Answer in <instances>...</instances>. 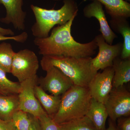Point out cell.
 <instances>
[{"label": "cell", "mask_w": 130, "mask_h": 130, "mask_svg": "<svg viewBox=\"0 0 130 130\" xmlns=\"http://www.w3.org/2000/svg\"><path fill=\"white\" fill-rule=\"evenodd\" d=\"M29 130H42L40 121L38 118L32 116V122Z\"/></svg>", "instance_id": "27"}, {"label": "cell", "mask_w": 130, "mask_h": 130, "mask_svg": "<svg viewBox=\"0 0 130 130\" xmlns=\"http://www.w3.org/2000/svg\"><path fill=\"white\" fill-rule=\"evenodd\" d=\"M0 34L6 36L8 35L13 36L14 35V32L12 30L9 29H5L0 27Z\"/></svg>", "instance_id": "28"}, {"label": "cell", "mask_w": 130, "mask_h": 130, "mask_svg": "<svg viewBox=\"0 0 130 130\" xmlns=\"http://www.w3.org/2000/svg\"><path fill=\"white\" fill-rule=\"evenodd\" d=\"M105 130H118L117 129V127L115 125L114 121H112L111 119L109 121V126L107 129H106Z\"/></svg>", "instance_id": "29"}, {"label": "cell", "mask_w": 130, "mask_h": 130, "mask_svg": "<svg viewBox=\"0 0 130 130\" xmlns=\"http://www.w3.org/2000/svg\"><path fill=\"white\" fill-rule=\"evenodd\" d=\"M0 130H17L11 120L4 121L0 119Z\"/></svg>", "instance_id": "26"}, {"label": "cell", "mask_w": 130, "mask_h": 130, "mask_svg": "<svg viewBox=\"0 0 130 130\" xmlns=\"http://www.w3.org/2000/svg\"><path fill=\"white\" fill-rule=\"evenodd\" d=\"M35 95L47 115L53 118L58 112L61 102V96L50 95L41 86H35Z\"/></svg>", "instance_id": "14"}, {"label": "cell", "mask_w": 130, "mask_h": 130, "mask_svg": "<svg viewBox=\"0 0 130 130\" xmlns=\"http://www.w3.org/2000/svg\"><path fill=\"white\" fill-rule=\"evenodd\" d=\"M92 59L91 57L49 55L43 56L40 64L44 71L49 68L55 67L68 77L74 85L88 87L96 74L92 69Z\"/></svg>", "instance_id": "2"}, {"label": "cell", "mask_w": 130, "mask_h": 130, "mask_svg": "<svg viewBox=\"0 0 130 130\" xmlns=\"http://www.w3.org/2000/svg\"><path fill=\"white\" fill-rule=\"evenodd\" d=\"M53 1H63L64 0H53Z\"/></svg>", "instance_id": "30"}, {"label": "cell", "mask_w": 130, "mask_h": 130, "mask_svg": "<svg viewBox=\"0 0 130 130\" xmlns=\"http://www.w3.org/2000/svg\"><path fill=\"white\" fill-rule=\"evenodd\" d=\"M113 75L112 67L96 73L88 87L92 98L103 104L105 103L113 88Z\"/></svg>", "instance_id": "10"}, {"label": "cell", "mask_w": 130, "mask_h": 130, "mask_svg": "<svg viewBox=\"0 0 130 130\" xmlns=\"http://www.w3.org/2000/svg\"><path fill=\"white\" fill-rule=\"evenodd\" d=\"M83 13L85 18H90L94 17L98 20L100 31L105 41L108 44H112L114 40L118 37L108 24L101 3L94 0L85 7Z\"/></svg>", "instance_id": "11"}, {"label": "cell", "mask_w": 130, "mask_h": 130, "mask_svg": "<svg viewBox=\"0 0 130 130\" xmlns=\"http://www.w3.org/2000/svg\"><path fill=\"white\" fill-rule=\"evenodd\" d=\"M28 34L26 32H23L21 34L12 36H7L0 34V41L6 40H13L18 42L24 43L27 41Z\"/></svg>", "instance_id": "24"}, {"label": "cell", "mask_w": 130, "mask_h": 130, "mask_svg": "<svg viewBox=\"0 0 130 130\" xmlns=\"http://www.w3.org/2000/svg\"><path fill=\"white\" fill-rule=\"evenodd\" d=\"M63 2V6L56 10L31 5L36 19V22L31 28L32 35L35 38L48 37L55 26L64 24L73 16H77L78 8L76 0H64Z\"/></svg>", "instance_id": "3"}, {"label": "cell", "mask_w": 130, "mask_h": 130, "mask_svg": "<svg viewBox=\"0 0 130 130\" xmlns=\"http://www.w3.org/2000/svg\"><path fill=\"white\" fill-rule=\"evenodd\" d=\"M6 74L0 69V95L18 94L20 91V83L11 81Z\"/></svg>", "instance_id": "21"}, {"label": "cell", "mask_w": 130, "mask_h": 130, "mask_svg": "<svg viewBox=\"0 0 130 130\" xmlns=\"http://www.w3.org/2000/svg\"><path fill=\"white\" fill-rule=\"evenodd\" d=\"M32 119V115L19 109L13 114L11 121L17 130H29Z\"/></svg>", "instance_id": "22"}, {"label": "cell", "mask_w": 130, "mask_h": 130, "mask_svg": "<svg viewBox=\"0 0 130 130\" xmlns=\"http://www.w3.org/2000/svg\"><path fill=\"white\" fill-rule=\"evenodd\" d=\"M0 4L5 7L6 15L0 19L3 23L12 24L14 29L24 30L25 28L26 13L23 9V0H0Z\"/></svg>", "instance_id": "12"}, {"label": "cell", "mask_w": 130, "mask_h": 130, "mask_svg": "<svg viewBox=\"0 0 130 130\" xmlns=\"http://www.w3.org/2000/svg\"><path fill=\"white\" fill-rule=\"evenodd\" d=\"M38 119L42 130H61L59 125L47 115H43Z\"/></svg>", "instance_id": "23"}, {"label": "cell", "mask_w": 130, "mask_h": 130, "mask_svg": "<svg viewBox=\"0 0 130 130\" xmlns=\"http://www.w3.org/2000/svg\"><path fill=\"white\" fill-rule=\"evenodd\" d=\"M18 94L0 95V119L11 120L14 113L19 109Z\"/></svg>", "instance_id": "18"}, {"label": "cell", "mask_w": 130, "mask_h": 130, "mask_svg": "<svg viewBox=\"0 0 130 130\" xmlns=\"http://www.w3.org/2000/svg\"><path fill=\"white\" fill-rule=\"evenodd\" d=\"M105 7L111 18L130 17V4L124 0H96Z\"/></svg>", "instance_id": "17"}, {"label": "cell", "mask_w": 130, "mask_h": 130, "mask_svg": "<svg viewBox=\"0 0 130 130\" xmlns=\"http://www.w3.org/2000/svg\"><path fill=\"white\" fill-rule=\"evenodd\" d=\"M118 126L120 130H130V118L123 117L118 119Z\"/></svg>", "instance_id": "25"}, {"label": "cell", "mask_w": 130, "mask_h": 130, "mask_svg": "<svg viewBox=\"0 0 130 130\" xmlns=\"http://www.w3.org/2000/svg\"><path fill=\"white\" fill-rule=\"evenodd\" d=\"M92 98L88 87L74 85L61 96L59 107L53 120L60 125L86 116Z\"/></svg>", "instance_id": "4"}, {"label": "cell", "mask_w": 130, "mask_h": 130, "mask_svg": "<svg viewBox=\"0 0 130 130\" xmlns=\"http://www.w3.org/2000/svg\"><path fill=\"white\" fill-rule=\"evenodd\" d=\"M86 116L93 122L97 130L106 129L108 114L105 105L92 98Z\"/></svg>", "instance_id": "16"}, {"label": "cell", "mask_w": 130, "mask_h": 130, "mask_svg": "<svg viewBox=\"0 0 130 130\" xmlns=\"http://www.w3.org/2000/svg\"><path fill=\"white\" fill-rule=\"evenodd\" d=\"M61 130H97L86 116L74 119L59 125Z\"/></svg>", "instance_id": "20"}, {"label": "cell", "mask_w": 130, "mask_h": 130, "mask_svg": "<svg viewBox=\"0 0 130 130\" xmlns=\"http://www.w3.org/2000/svg\"><path fill=\"white\" fill-rule=\"evenodd\" d=\"M76 16L64 24L54 28L51 35L43 38H35L34 44L43 56H63L83 58L91 57L98 48L95 39L88 43H81L75 41L71 34L73 22Z\"/></svg>", "instance_id": "1"}, {"label": "cell", "mask_w": 130, "mask_h": 130, "mask_svg": "<svg viewBox=\"0 0 130 130\" xmlns=\"http://www.w3.org/2000/svg\"><path fill=\"white\" fill-rule=\"evenodd\" d=\"M112 67L114 75L113 88H118L124 86L130 81V58L123 59L119 57L114 60Z\"/></svg>", "instance_id": "15"}, {"label": "cell", "mask_w": 130, "mask_h": 130, "mask_svg": "<svg viewBox=\"0 0 130 130\" xmlns=\"http://www.w3.org/2000/svg\"><path fill=\"white\" fill-rule=\"evenodd\" d=\"M128 1H130V0H128Z\"/></svg>", "instance_id": "31"}, {"label": "cell", "mask_w": 130, "mask_h": 130, "mask_svg": "<svg viewBox=\"0 0 130 130\" xmlns=\"http://www.w3.org/2000/svg\"><path fill=\"white\" fill-rule=\"evenodd\" d=\"M108 116L112 121L130 115V93L124 86L113 88L105 103Z\"/></svg>", "instance_id": "7"}, {"label": "cell", "mask_w": 130, "mask_h": 130, "mask_svg": "<svg viewBox=\"0 0 130 130\" xmlns=\"http://www.w3.org/2000/svg\"><path fill=\"white\" fill-rule=\"evenodd\" d=\"M94 39L99 51L95 58H92L91 65L94 72L96 73L99 70L112 67L114 60L121 55L123 43L108 44L101 34L97 35Z\"/></svg>", "instance_id": "8"}, {"label": "cell", "mask_w": 130, "mask_h": 130, "mask_svg": "<svg viewBox=\"0 0 130 130\" xmlns=\"http://www.w3.org/2000/svg\"><path fill=\"white\" fill-rule=\"evenodd\" d=\"M45 71L46 76L38 78V84L52 95L61 96L74 85L71 80L56 67L49 68Z\"/></svg>", "instance_id": "9"}, {"label": "cell", "mask_w": 130, "mask_h": 130, "mask_svg": "<svg viewBox=\"0 0 130 130\" xmlns=\"http://www.w3.org/2000/svg\"><path fill=\"white\" fill-rule=\"evenodd\" d=\"M14 53L10 43L6 42L0 43V69L6 73H11Z\"/></svg>", "instance_id": "19"}, {"label": "cell", "mask_w": 130, "mask_h": 130, "mask_svg": "<svg viewBox=\"0 0 130 130\" xmlns=\"http://www.w3.org/2000/svg\"><path fill=\"white\" fill-rule=\"evenodd\" d=\"M39 68L36 54L30 50L25 49L14 53L11 73L21 83L37 75Z\"/></svg>", "instance_id": "5"}, {"label": "cell", "mask_w": 130, "mask_h": 130, "mask_svg": "<svg viewBox=\"0 0 130 130\" xmlns=\"http://www.w3.org/2000/svg\"><path fill=\"white\" fill-rule=\"evenodd\" d=\"M38 78L36 75L20 83V91L18 94L19 109L38 118L47 115L35 95V88Z\"/></svg>", "instance_id": "6"}, {"label": "cell", "mask_w": 130, "mask_h": 130, "mask_svg": "<svg viewBox=\"0 0 130 130\" xmlns=\"http://www.w3.org/2000/svg\"><path fill=\"white\" fill-rule=\"evenodd\" d=\"M110 28L121 34L124 40L120 58H130V26L127 19L123 17L113 18L110 21Z\"/></svg>", "instance_id": "13"}]
</instances>
